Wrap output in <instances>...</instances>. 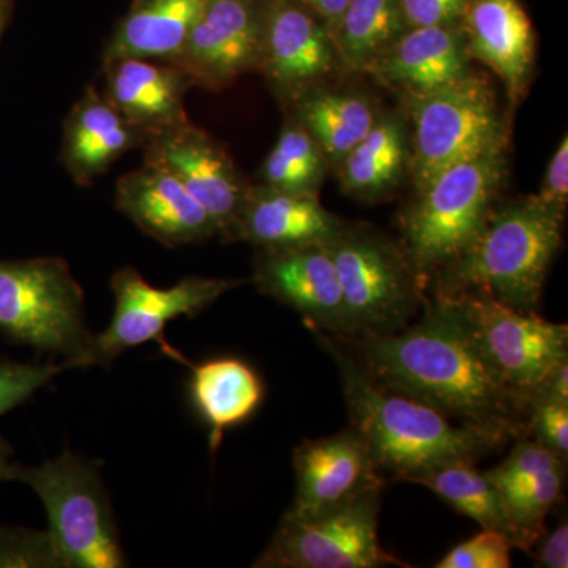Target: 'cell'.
I'll return each mask as SVG.
<instances>
[{"instance_id":"obj_1","label":"cell","mask_w":568,"mask_h":568,"mask_svg":"<svg viewBox=\"0 0 568 568\" xmlns=\"http://www.w3.org/2000/svg\"><path fill=\"white\" fill-rule=\"evenodd\" d=\"M336 338L381 387L507 443L526 436L528 398L496 375L447 298L433 295L420 320L395 334Z\"/></svg>"},{"instance_id":"obj_2","label":"cell","mask_w":568,"mask_h":568,"mask_svg":"<svg viewBox=\"0 0 568 568\" xmlns=\"http://www.w3.org/2000/svg\"><path fill=\"white\" fill-rule=\"evenodd\" d=\"M312 332L338 366L351 422L364 437L379 474L409 481L446 463L477 462L506 446L503 437L457 425L436 407L381 387L335 335Z\"/></svg>"},{"instance_id":"obj_3","label":"cell","mask_w":568,"mask_h":568,"mask_svg":"<svg viewBox=\"0 0 568 568\" xmlns=\"http://www.w3.org/2000/svg\"><path fill=\"white\" fill-rule=\"evenodd\" d=\"M566 212L537 194L495 204L465 252L432 276L433 295L484 293L537 313L549 265L562 244Z\"/></svg>"},{"instance_id":"obj_4","label":"cell","mask_w":568,"mask_h":568,"mask_svg":"<svg viewBox=\"0 0 568 568\" xmlns=\"http://www.w3.org/2000/svg\"><path fill=\"white\" fill-rule=\"evenodd\" d=\"M507 175L506 151L458 163L417 190L402 219L407 256L425 287L484 226Z\"/></svg>"},{"instance_id":"obj_5","label":"cell","mask_w":568,"mask_h":568,"mask_svg":"<svg viewBox=\"0 0 568 568\" xmlns=\"http://www.w3.org/2000/svg\"><path fill=\"white\" fill-rule=\"evenodd\" d=\"M0 332L18 345L91 366L84 291L62 257L0 261Z\"/></svg>"},{"instance_id":"obj_6","label":"cell","mask_w":568,"mask_h":568,"mask_svg":"<svg viewBox=\"0 0 568 568\" xmlns=\"http://www.w3.org/2000/svg\"><path fill=\"white\" fill-rule=\"evenodd\" d=\"M328 246L342 287L346 336L395 334L424 310L425 284L402 242L365 224L343 223Z\"/></svg>"},{"instance_id":"obj_7","label":"cell","mask_w":568,"mask_h":568,"mask_svg":"<svg viewBox=\"0 0 568 568\" xmlns=\"http://www.w3.org/2000/svg\"><path fill=\"white\" fill-rule=\"evenodd\" d=\"M406 106L416 192L455 164L507 149L508 126L495 89L477 71L436 91L407 95Z\"/></svg>"},{"instance_id":"obj_8","label":"cell","mask_w":568,"mask_h":568,"mask_svg":"<svg viewBox=\"0 0 568 568\" xmlns=\"http://www.w3.org/2000/svg\"><path fill=\"white\" fill-rule=\"evenodd\" d=\"M10 481L28 485L40 497L65 568L130 566L95 463L63 450L41 466L13 465Z\"/></svg>"},{"instance_id":"obj_9","label":"cell","mask_w":568,"mask_h":568,"mask_svg":"<svg viewBox=\"0 0 568 568\" xmlns=\"http://www.w3.org/2000/svg\"><path fill=\"white\" fill-rule=\"evenodd\" d=\"M383 488L365 489L343 503L310 514L287 510L253 567H407L381 547L377 529Z\"/></svg>"},{"instance_id":"obj_10","label":"cell","mask_w":568,"mask_h":568,"mask_svg":"<svg viewBox=\"0 0 568 568\" xmlns=\"http://www.w3.org/2000/svg\"><path fill=\"white\" fill-rule=\"evenodd\" d=\"M436 297L455 306L488 365L528 402L548 373L568 361L567 324L519 312L484 293Z\"/></svg>"},{"instance_id":"obj_11","label":"cell","mask_w":568,"mask_h":568,"mask_svg":"<svg viewBox=\"0 0 568 568\" xmlns=\"http://www.w3.org/2000/svg\"><path fill=\"white\" fill-rule=\"evenodd\" d=\"M242 283V280L186 276L162 290L145 282L136 268H121L111 280L114 313L106 331L93 336L91 365L110 366L123 351L156 343L164 355L190 366L192 362L168 342L164 328L178 317H196Z\"/></svg>"},{"instance_id":"obj_12","label":"cell","mask_w":568,"mask_h":568,"mask_svg":"<svg viewBox=\"0 0 568 568\" xmlns=\"http://www.w3.org/2000/svg\"><path fill=\"white\" fill-rule=\"evenodd\" d=\"M142 149L144 162L173 174L211 215L219 235L231 242L250 183L223 145L186 122L151 134Z\"/></svg>"},{"instance_id":"obj_13","label":"cell","mask_w":568,"mask_h":568,"mask_svg":"<svg viewBox=\"0 0 568 568\" xmlns=\"http://www.w3.org/2000/svg\"><path fill=\"white\" fill-rule=\"evenodd\" d=\"M338 69L334 36L315 11L302 0H265L257 71L282 103L325 84Z\"/></svg>"},{"instance_id":"obj_14","label":"cell","mask_w":568,"mask_h":568,"mask_svg":"<svg viewBox=\"0 0 568 568\" xmlns=\"http://www.w3.org/2000/svg\"><path fill=\"white\" fill-rule=\"evenodd\" d=\"M265 0H205L203 11L173 65L193 85L220 91L257 71L263 48Z\"/></svg>"},{"instance_id":"obj_15","label":"cell","mask_w":568,"mask_h":568,"mask_svg":"<svg viewBox=\"0 0 568 568\" xmlns=\"http://www.w3.org/2000/svg\"><path fill=\"white\" fill-rule=\"evenodd\" d=\"M252 282L260 293L302 315L310 331L346 336L342 287L328 242L256 248Z\"/></svg>"},{"instance_id":"obj_16","label":"cell","mask_w":568,"mask_h":568,"mask_svg":"<svg viewBox=\"0 0 568 568\" xmlns=\"http://www.w3.org/2000/svg\"><path fill=\"white\" fill-rule=\"evenodd\" d=\"M115 207L160 244H201L219 235L203 205L173 174L151 163L126 173L115 183Z\"/></svg>"},{"instance_id":"obj_17","label":"cell","mask_w":568,"mask_h":568,"mask_svg":"<svg viewBox=\"0 0 568 568\" xmlns=\"http://www.w3.org/2000/svg\"><path fill=\"white\" fill-rule=\"evenodd\" d=\"M295 496L287 510L310 514L358 493L384 487L368 446L351 426L336 435L306 439L294 448Z\"/></svg>"},{"instance_id":"obj_18","label":"cell","mask_w":568,"mask_h":568,"mask_svg":"<svg viewBox=\"0 0 568 568\" xmlns=\"http://www.w3.org/2000/svg\"><path fill=\"white\" fill-rule=\"evenodd\" d=\"M467 54L495 71L508 103L525 99L536 62V33L519 0H469L462 20Z\"/></svg>"},{"instance_id":"obj_19","label":"cell","mask_w":568,"mask_h":568,"mask_svg":"<svg viewBox=\"0 0 568 568\" xmlns=\"http://www.w3.org/2000/svg\"><path fill=\"white\" fill-rule=\"evenodd\" d=\"M462 24L406 29L366 73L407 95H422L473 73Z\"/></svg>"},{"instance_id":"obj_20","label":"cell","mask_w":568,"mask_h":568,"mask_svg":"<svg viewBox=\"0 0 568 568\" xmlns=\"http://www.w3.org/2000/svg\"><path fill=\"white\" fill-rule=\"evenodd\" d=\"M103 71L104 99L148 138L190 122L183 102L193 84L173 63L119 58L103 62Z\"/></svg>"},{"instance_id":"obj_21","label":"cell","mask_w":568,"mask_h":568,"mask_svg":"<svg viewBox=\"0 0 568 568\" xmlns=\"http://www.w3.org/2000/svg\"><path fill=\"white\" fill-rule=\"evenodd\" d=\"M343 222L321 203L320 194H302L250 183L231 242L256 248H283L331 242Z\"/></svg>"},{"instance_id":"obj_22","label":"cell","mask_w":568,"mask_h":568,"mask_svg":"<svg viewBox=\"0 0 568 568\" xmlns=\"http://www.w3.org/2000/svg\"><path fill=\"white\" fill-rule=\"evenodd\" d=\"M145 141L148 134L126 121L95 85H89L67 118L61 159L71 179L88 185Z\"/></svg>"},{"instance_id":"obj_23","label":"cell","mask_w":568,"mask_h":568,"mask_svg":"<svg viewBox=\"0 0 568 568\" xmlns=\"http://www.w3.org/2000/svg\"><path fill=\"white\" fill-rule=\"evenodd\" d=\"M410 125L405 110L381 111L364 140L336 168L347 196L366 203L384 200L409 175Z\"/></svg>"},{"instance_id":"obj_24","label":"cell","mask_w":568,"mask_h":568,"mask_svg":"<svg viewBox=\"0 0 568 568\" xmlns=\"http://www.w3.org/2000/svg\"><path fill=\"white\" fill-rule=\"evenodd\" d=\"M189 396L194 413L209 428L212 454L224 433L245 424L263 405L265 388L256 369L237 357H219L193 365Z\"/></svg>"},{"instance_id":"obj_25","label":"cell","mask_w":568,"mask_h":568,"mask_svg":"<svg viewBox=\"0 0 568 568\" xmlns=\"http://www.w3.org/2000/svg\"><path fill=\"white\" fill-rule=\"evenodd\" d=\"M205 0H134L112 33L103 62L119 58L173 63L192 33Z\"/></svg>"},{"instance_id":"obj_26","label":"cell","mask_w":568,"mask_h":568,"mask_svg":"<svg viewBox=\"0 0 568 568\" xmlns=\"http://www.w3.org/2000/svg\"><path fill=\"white\" fill-rule=\"evenodd\" d=\"M287 106L295 121L312 134L334 171L364 140L383 111L365 93L339 91L327 84L310 89Z\"/></svg>"},{"instance_id":"obj_27","label":"cell","mask_w":568,"mask_h":568,"mask_svg":"<svg viewBox=\"0 0 568 568\" xmlns=\"http://www.w3.org/2000/svg\"><path fill=\"white\" fill-rule=\"evenodd\" d=\"M405 31L398 0H349L332 31L339 65L366 73Z\"/></svg>"},{"instance_id":"obj_28","label":"cell","mask_w":568,"mask_h":568,"mask_svg":"<svg viewBox=\"0 0 568 568\" xmlns=\"http://www.w3.org/2000/svg\"><path fill=\"white\" fill-rule=\"evenodd\" d=\"M409 484L428 488L458 514L478 523L481 529L500 530L514 541L503 497L488 474L477 469L476 462L458 459L446 463L410 478Z\"/></svg>"},{"instance_id":"obj_29","label":"cell","mask_w":568,"mask_h":568,"mask_svg":"<svg viewBox=\"0 0 568 568\" xmlns=\"http://www.w3.org/2000/svg\"><path fill=\"white\" fill-rule=\"evenodd\" d=\"M328 171L331 166L317 142L290 115L274 149L265 156L257 183L283 192L320 194Z\"/></svg>"},{"instance_id":"obj_30","label":"cell","mask_w":568,"mask_h":568,"mask_svg":"<svg viewBox=\"0 0 568 568\" xmlns=\"http://www.w3.org/2000/svg\"><path fill=\"white\" fill-rule=\"evenodd\" d=\"M564 485L566 466H560L499 493L514 532L515 548L532 551L538 538L547 530L548 515L562 500Z\"/></svg>"},{"instance_id":"obj_31","label":"cell","mask_w":568,"mask_h":568,"mask_svg":"<svg viewBox=\"0 0 568 568\" xmlns=\"http://www.w3.org/2000/svg\"><path fill=\"white\" fill-rule=\"evenodd\" d=\"M0 568H65L48 530L0 525Z\"/></svg>"},{"instance_id":"obj_32","label":"cell","mask_w":568,"mask_h":568,"mask_svg":"<svg viewBox=\"0 0 568 568\" xmlns=\"http://www.w3.org/2000/svg\"><path fill=\"white\" fill-rule=\"evenodd\" d=\"M566 463L567 459L541 446L532 437L523 436L518 437L517 446L510 455L500 465L487 470V474L497 491L503 493L556 467L566 466Z\"/></svg>"},{"instance_id":"obj_33","label":"cell","mask_w":568,"mask_h":568,"mask_svg":"<svg viewBox=\"0 0 568 568\" xmlns=\"http://www.w3.org/2000/svg\"><path fill=\"white\" fill-rule=\"evenodd\" d=\"M69 369L67 364H20L0 358V417L29 402L40 388Z\"/></svg>"},{"instance_id":"obj_34","label":"cell","mask_w":568,"mask_h":568,"mask_svg":"<svg viewBox=\"0 0 568 568\" xmlns=\"http://www.w3.org/2000/svg\"><path fill=\"white\" fill-rule=\"evenodd\" d=\"M514 541L506 532L481 529L444 556L436 568H510Z\"/></svg>"},{"instance_id":"obj_35","label":"cell","mask_w":568,"mask_h":568,"mask_svg":"<svg viewBox=\"0 0 568 568\" xmlns=\"http://www.w3.org/2000/svg\"><path fill=\"white\" fill-rule=\"evenodd\" d=\"M526 436L532 437L541 446L568 457V405L532 395L528 402Z\"/></svg>"},{"instance_id":"obj_36","label":"cell","mask_w":568,"mask_h":568,"mask_svg":"<svg viewBox=\"0 0 568 568\" xmlns=\"http://www.w3.org/2000/svg\"><path fill=\"white\" fill-rule=\"evenodd\" d=\"M406 29L462 24L469 0H398Z\"/></svg>"},{"instance_id":"obj_37","label":"cell","mask_w":568,"mask_h":568,"mask_svg":"<svg viewBox=\"0 0 568 568\" xmlns=\"http://www.w3.org/2000/svg\"><path fill=\"white\" fill-rule=\"evenodd\" d=\"M537 196L545 204L566 212L568 204V138L564 134L558 149L552 153L549 160L547 171H545L544 181H541L540 192Z\"/></svg>"},{"instance_id":"obj_38","label":"cell","mask_w":568,"mask_h":568,"mask_svg":"<svg viewBox=\"0 0 568 568\" xmlns=\"http://www.w3.org/2000/svg\"><path fill=\"white\" fill-rule=\"evenodd\" d=\"M534 552L536 566L544 568H567L568 567V525L567 519L560 521L551 532L545 530L544 536L538 538ZM530 551V552H532Z\"/></svg>"},{"instance_id":"obj_39","label":"cell","mask_w":568,"mask_h":568,"mask_svg":"<svg viewBox=\"0 0 568 568\" xmlns=\"http://www.w3.org/2000/svg\"><path fill=\"white\" fill-rule=\"evenodd\" d=\"M532 395L545 396V398L568 405V361L560 362L558 366H555Z\"/></svg>"},{"instance_id":"obj_40","label":"cell","mask_w":568,"mask_h":568,"mask_svg":"<svg viewBox=\"0 0 568 568\" xmlns=\"http://www.w3.org/2000/svg\"><path fill=\"white\" fill-rule=\"evenodd\" d=\"M302 2L315 11L317 17L328 26V29L334 31L335 24L345 11L349 0H302Z\"/></svg>"},{"instance_id":"obj_41","label":"cell","mask_w":568,"mask_h":568,"mask_svg":"<svg viewBox=\"0 0 568 568\" xmlns=\"http://www.w3.org/2000/svg\"><path fill=\"white\" fill-rule=\"evenodd\" d=\"M11 457H13V447L6 437L0 435V484L10 481L11 467L14 465L11 463Z\"/></svg>"},{"instance_id":"obj_42","label":"cell","mask_w":568,"mask_h":568,"mask_svg":"<svg viewBox=\"0 0 568 568\" xmlns=\"http://www.w3.org/2000/svg\"><path fill=\"white\" fill-rule=\"evenodd\" d=\"M6 3L3 0H0V33H2L3 24H6Z\"/></svg>"}]
</instances>
